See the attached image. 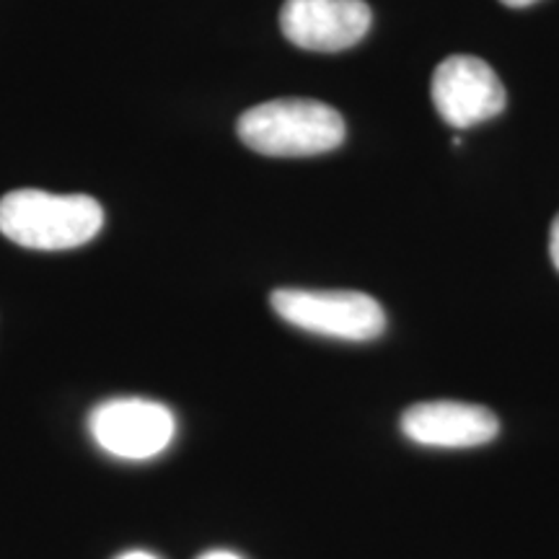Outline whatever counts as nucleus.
<instances>
[{"instance_id":"f257e3e1","label":"nucleus","mask_w":559,"mask_h":559,"mask_svg":"<svg viewBox=\"0 0 559 559\" xmlns=\"http://www.w3.org/2000/svg\"><path fill=\"white\" fill-rule=\"evenodd\" d=\"M104 210L88 194L16 190L0 200V234L26 249L62 251L96 239Z\"/></svg>"},{"instance_id":"f03ea898","label":"nucleus","mask_w":559,"mask_h":559,"mask_svg":"<svg viewBox=\"0 0 559 559\" xmlns=\"http://www.w3.org/2000/svg\"><path fill=\"white\" fill-rule=\"evenodd\" d=\"M241 143L272 158L319 156L340 148L345 120L337 109L317 99H275L239 117Z\"/></svg>"},{"instance_id":"7ed1b4c3","label":"nucleus","mask_w":559,"mask_h":559,"mask_svg":"<svg viewBox=\"0 0 559 559\" xmlns=\"http://www.w3.org/2000/svg\"><path fill=\"white\" fill-rule=\"evenodd\" d=\"M275 313L319 337L370 342L386 330V313L376 298L358 290L280 288L270 296Z\"/></svg>"},{"instance_id":"20e7f679","label":"nucleus","mask_w":559,"mask_h":559,"mask_svg":"<svg viewBox=\"0 0 559 559\" xmlns=\"http://www.w3.org/2000/svg\"><path fill=\"white\" fill-rule=\"evenodd\" d=\"M88 430L99 449L117 459L143 461L169 449L174 417L151 400H109L91 412Z\"/></svg>"},{"instance_id":"39448f33","label":"nucleus","mask_w":559,"mask_h":559,"mask_svg":"<svg viewBox=\"0 0 559 559\" xmlns=\"http://www.w3.org/2000/svg\"><path fill=\"white\" fill-rule=\"evenodd\" d=\"M432 104L445 124L464 130L506 109V88L492 68L472 55H451L432 73Z\"/></svg>"},{"instance_id":"423d86ee","label":"nucleus","mask_w":559,"mask_h":559,"mask_svg":"<svg viewBox=\"0 0 559 559\" xmlns=\"http://www.w3.org/2000/svg\"><path fill=\"white\" fill-rule=\"evenodd\" d=\"M368 3L362 0H285L280 29L300 50L342 52L358 45L370 29Z\"/></svg>"},{"instance_id":"0eeeda50","label":"nucleus","mask_w":559,"mask_h":559,"mask_svg":"<svg viewBox=\"0 0 559 559\" xmlns=\"http://www.w3.org/2000/svg\"><path fill=\"white\" fill-rule=\"evenodd\" d=\"M402 432L430 449H477L498 438L500 419L479 404L423 402L402 415Z\"/></svg>"},{"instance_id":"6e6552de","label":"nucleus","mask_w":559,"mask_h":559,"mask_svg":"<svg viewBox=\"0 0 559 559\" xmlns=\"http://www.w3.org/2000/svg\"><path fill=\"white\" fill-rule=\"evenodd\" d=\"M549 254H551V262H555V267L559 272V215L551 223V234H549Z\"/></svg>"},{"instance_id":"1a4fd4ad","label":"nucleus","mask_w":559,"mask_h":559,"mask_svg":"<svg viewBox=\"0 0 559 559\" xmlns=\"http://www.w3.org/2000/svg\"><path fill=\"white\" fill-rule=\"evenodd\" d=\"M200 559H241V557L234 555V551H223V549H218V551H207V555H202Z\"/></svg>"},{"instance_id":"9d476101","label":"nucleus","mask_w":559,"mask_h":559,"mask_svg":"<svg viewBox=\"0 0 559 559\" xmlns=\"http://www.w3.org/2000/svg\"><path fill=\"white\" fill-rule=\"evenodd\" d=\"M502 3L510 5V9H526V5L539 3V0H502Z\"/></svg>"},{"instance_id":"9b49d317","label":"nucleus","mask_w":559,"mask_h":559,"mask_svg":"<svg viewBox=\"0 0 559 559\" xmlns=\"http://www.w3.org/2000/svg\"><path fill=\"white\" fill-rule=\"evenodd\" d=\"M117 559H156L153 555H145V551H128V555L117 557Z\"/></svg>"}]
</instances>
